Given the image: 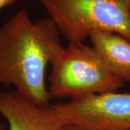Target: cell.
<instances>
[{"label":"cell","instance_id":"8992f818","mask_svg":"<svg viewBox=\"0 0 130 130\" xmlns=\"http://www.w3.org/2000/svg\"><path fill=\"white\" fill-rule=\"evenodd\" d=\"M89 38L109 70L123 83H130L129 41L117 33L100 30L92 32Z\"/></svg>","mask_w":130,"mask_h":130},{"label":"cell","instance_id":"7a4b0ae2","mask_svg":"<svg viewBox=\"0 0 130 130\" xmlns=\"http://www.w3.org/2000/svg\"><path fill=\"white\" fill-rule=\"evenodd\" d=\"M48 88L51 98L74 100L116 92L124 86L92 46L69 42L52 61Z\"/></svg>","mask_w":130,"mask_h":130},{"label":"cell","instance_id":"9c48e42d","mask_svg":"<svg viewBox=\"0 0 130 130\" xmlns=\"http://www.w3.org/2000/svg\"><path fill=\"white\" fill-rule=\"evenodd\" d=\"M124 3L126 4V5L127 6L128 9H129L130 11V0H122Z\"/></svg>","mask_w":130,"mask_h":130},{"label":"cell","instance_id":"52a82bcc","mask_svg":"<svg viewBox=\"0 0 130 130\" xmlns=\"http://www.w3.org/2000/svg\"><path fill=\"white\" fill-rule=\"evenodd\" d=\"M18 0H0V12L5 7L13 5Z\"/></svg>","mask_w":130,"mask_h":130},{"label":"cell","instance_id":"5b68a950","mask_svg":"<svg viewBox=\"0 0 130 130\" xmlns=\"http://www.w3.org/2000/svg\"><path fill=\"white\" fill-rule=\"evenodd\" d=\"M0 113L8 123V130H65L51 105H37L14 90L0 91Z\"/></svg>","mask_w":130,"mask_h":130},{"label":"cell","instance_id":"277c9868","mask_svg":"<svg viewBox=\"0 0 130 130\" xmlns=\"http://www.w3.org/2000/svg\"><path fill=\"white\" fill-rule=\"evenodd\" d=\"M51 106L65 125L91 130H130V93L90 95Z\"/></svg>","mask_w":130,"mask_h":130},{"label":"cell","instance_id":"30bf717a","mask_svg":"<svg viewBox=\"0 0 130 130\" xmlns=\"http://www.w3.org/2000/svg\"><path fill=\"white\" fill-rule=\"evenodd\" d=\"M0 130H5V126L4 124H0Z\"/></svg>","mask_w":130,"mask_h":130},{"label":"cell","instance_id":"3957f363","mask_svg":"<svg viewBox=\"0 0 130 130\" xmlns=\"http://www.w3.org/2000/svg\"><path fill=\"white\" fill-rule=\"evenodd\" d=\"M69 42L93 31L117 33L130 41V11L122 0H36Z\"/></svg>","mask_w":130,"mask_h":130},{"label":"cell","instance_id":"6da1fadb","mask_svg":"<svg viewBox=\"0 0 130 130\" xmlns=\"http://www.w3.org/2000/svg\"><path fill=\"white\" fill-rule=\"evenodd\" d=\"M60 35L49 17L33 22L26 9L18 10L0 27V85L13 86L37 105H50L46 72L64 48Z\"/></svg>","mask_w":130,"mask_h":130},{"label":"cell","instance_id":"ba28073f","mask_svg":"<svg viewBox=\"0 0 130 130\" xmlns=\"http://www.w3.org/2000/svg\"><path fill=\"white\" fill-rule=\"evenodd\" d=\"M65 130H91L75 125H65Z\"/></svg>","mask_w":130,"mask_h":130}]
</instances>
